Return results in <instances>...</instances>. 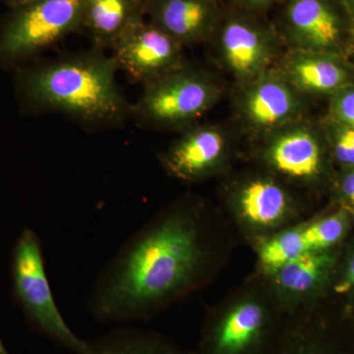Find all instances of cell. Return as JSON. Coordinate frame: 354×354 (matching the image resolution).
I'll use <instances>...</instances> for the list:
<instances>
[{
  "mask_svg": "<svg viewBox=\"0 0 354 354\" xmlns=\"http://www.w3.org/2000/svg\"><path fill=\"white\" fill-rule=\"evenodd\" d=\"M201 209L183 200L137 230L95 279L86 307L102 324L148 320L199 283L206 267Z\"/></svg>",
  "mask_w": 354,
  "mask_h": 354,
  "instance_id": "obj_1",
  "label": "cell"
},
{
  "mask_svg": "<svg viewBox=\"0 0 354 354\" xmlns=\"http://www.w3.org/2000/svg\"><path fill=\"white\" fill-rule=\"evenodd\" d=\"M118 71L113 57L93 46L16 70V97L26 113L64 114L88 129L121 127L132 104L118 87Z\"/></svg>",
  "mask_w": 354,
  "mask_h": 354,
  "instance_id": "obj_2",
  "label": "cell"
},
{
  "mask_svg": "<svg viewBox=\"0 0 354 354\" xmlns=\"http://www.w3.org/2000/svg\"><path fill=\"white\" fill-rule=\"evenodd\" d=\"M84 0H32L0 19V70L15 72L83 29Z\"/></svg>",
  "mask_w": 354,
  "mask_h": 354,
  "instance_id": "obj_3",
  "label": "cell"
},
{
  "mask_svg": "<svg viewBox=\"0 0 354 354\" xmlns=\"http://www.w3.org/2000/svg\"><path fill=\"white\" fill-rule=\"evenodd\" d=\"M221 95L220 84L211 74L183 64L143 86L131 118L141 127L183 131L196 124Z\"/></svg>",
  "mask_w": 354,
  "mask_h": 354,
  "instance_id": "obj_4",
  "label": "cell"
},
{
  "mask_svg": "<svg viewBox=\"0 0 354 354\" xmlns=\"http://www.w3.org/2000/svg\"><path fill=\"white\" fill-rule=\"evenodd\" d=\"M13 292L26 318L39 333L73 354H92L91 342L71 330L58 309L46 276L41 239L24 228L12 254Z\"/></svg>",
  "mask_w": 354,
  "mask_h": 354,
  "instance_id": "obj_5",
  "label": "cell"
},
{
  "mask_svg": "<svg viewBox=\"0 0 354 354\" xmlns=\"http://www.w3.org/2000/svg\"><path fill=\"white\" fill-rule=\"evenodd\" d=\"M281 335L262 304L241 301L209 321L192 354H276Z\"/></svg>",
  "mask_w": 354,
  "mask_h": 354,
  "instance_id": "obj_6",
  "label": "cell"
},
{
  "mask_svg": "<svg viewBox=\"0 0 354 354\" xmlns=\"http://www.w3.org/2000/svg\"><path fill=\"white\" fill-rule=\"evenodd\" d=\"M213 38L223 66L242 85L269 71L279 46L278 34L271 26L237 9L221 16Z\"/></svg>",
  "mask_w": 354,
  "mask_h": 354,
  "instance_id": "obj_7",
  "label": "cell"
},
{
  "mask_svg": "<svg viewBox=\"0 0 354 354\" xmlns=\"http://www.w3.org/2000/svg\"><path fill=\"white\" fill-rule=\"evenodd\" d=\"M281 32L290 50L332 55L348 34V20L335 0H286Z\"/></svg>",
  "mask_w": 354,
  "mask_h": 354,
  "instance_id": "obj_8",
  "label": "cell"
},
{
  "mask_svg": "<svg viewBox=\"0 0 354 354\" xmlns=\"http://www.w3.org/2000/svg\"><path fill=\"white\" fill-rule=\"evenodd\" d=\"M183 46L146 20L128 28L111 51L118 70L145 86L183 64Z\"/></svg>",
  "mask_w": 354,
  "mask_h": 354,
  "instance_id": "obj_9",
  "label": "cell"
},
{
  "mask_svg": "<svg viewBox=\"0 0 354 354\" xmlns=\"http://www.w3.org/2000/svg\"><path fill=\"white\" fill-rule=\"evenodd\" d=\"M239 109L252 131L272 134L298 120L304 111V97L278 71L269 70L243 85Z\"/></svg>",
  "mask_w": 354,
  "mask_h": 354,
  "instance_id": "obj_10",
  "label": "cell"
},
{
  "mask_svg": "<svg viewBox=\"0 0 354 354\" xmlns=\"http://www.w3.org/2000/svg\"><path fill=\"white\" fill-rule=\"evenodd\" d=\"M160 155L167 174L186 183L200 180L216 171L225 160L227 141L225 133L213 125H193Z\"/></svg>",
  "mask_w": 354,
  "mask_h": 354,
  "instance_id": "obj_11",
  "label": "cell"
},
{
  "mask_svg": "<svg viewBox=\"0 0 354 354\" xmlns=\"http://www.w3.org/2000/svg\"><path fill=\"white\" fill-rule=\"evenodd\" d=\"M218 0H148L149 22L177 44L193 46L213 38L221 19Z\"/></svg>",
  "mask_w": 354,
  "mask_h": 354,
  "instance_id": "obj_12",
  "label": "cell"
},
{
  "mask_svg": "<svg viewBox=\"0 0 354 354\" xmlns=\"http://www.w3.org/2000/svg\"><path fill=\"white\" fill-rule=\"evenodd\" d=\"M265 156L277 171L292 178H314L322 169L320 141L299 120L272 133Z\"/></svg>",
  "mask_w": 354,
  "mask_h": 354,
  "instance_id": "obj_13",
  "label": "cell"
},
{
  "mask_svg": "<svg viewBox=\"0 0 354 354\" xmlns=\"http://www.w3.org/2000/svg\"><path fill=\"white\" fill-rule=\"evenodd\" d=\"M277 71L302 94H335L349 85L348 70L326 53L290 50Z\"/></svg>",
  "mask_w": 354,
  "mask_h": 354,
  "instance_id": "obj_14",
  "label": "cell"
},
{
  "mask_svg": "<svg viewBox=\"0 0 354 354\" xmlns=\"http://www.w3.org/2000/svg\"><path fill=\"white\" fill-rule=\"evenodd\" d=\"M148 0H84L83 28L94 48L106 51L128 28L145 20Z\"/></svg>",
  "mask_w": 354,
  "mask_h": 354,
  "instance_id": "obj_15",
  "label": "cell"
},
{
  "mask_svg": "<svg viewBox=\"0 0 354 354\" xmlns=\"http://www.w3.org/2000/svg\"><path fill=\"white\" fill-rule=\"evenodd\" d=\"M236 206L249 223L271 227L288 215L290 198L276 181L256 178L241 186L236 195Z\"/></svg>",
  "mask_w": 354,
  "mask_h": 354,
  "instance_id": "obj_16",
  "label": "cell"
},
{
  "mask_svg": "<svg viewBox=\"0 0 354 354\" xmlns=\"http://www.w3.org/2000/svg\"><path fill=\"white\" fill-rule=\"evenodd\" d=\"M92 354H192L150 330L121 325L91 342Z\"/></svg>",
  "mask_w": 354,
  "mask_h": 354,
  "instance_id": "obj_17",
  "label": "cell"
},
{
  "mask_svg": "<svg viewBox=\"0 0 354 354\" xmlns=\"http://www.w3.org/2000/svg\"><path fill=\"white\" fill-rule=\"evenodd\" d=\"M332 263L325 251H309L274 272L277 283L291 295H304L321 283Z\"/></svg>",
  "mask_w": 354,
  "mask_h": 354,
  "instance_id": "obj_18",
  "label": "cell"
},
{
  "mask_svg": "<svg viewBox=\"0 0 354 354\" xmlns=\"http://www.w3.org/2000/svg\"><path fill=\"white\" fill-rule=\"evenodd\" d=\"M318 328L297 325L281 335L276 354H349Z\"/></svg>",
  "mask_w": 354,
  "mask_h": 354,
  "instance_id": "obj_19",
  "label": "cell"
},
{
  "mask_svg": "<svg viewBox=\"0 0 354 354\" xmlns=\"http://www.w3.org/2000/svg\"><path fill=\"white\" fill-rule=\"evenodd\" d=\"M309 252L302 228L281 232L265 242L259 251L260 263L270 272H278L302 254Z\"/></svg>",
  "mask_w": 354,
  "mask_h": 354,
  "instance_id": "obj_20",
  "label": "cell"
},
{
  "mask_svg": "<svg viewBox=\"0 0 354 354\" xmlns=\"http://www.w3.org/2000/svg\"><path fill=\"white\" fill-rule=\"evenodd\" d=\"M346 230V216L342 213L327 216L309 227L302 228L308 251H325L344 236Z\"/></svg>",
  "mask_w": 354,
  "mask_h": 354,
  "instance_id": "obj_21",
  "label": "cell"
},
{
  "mask_svg": "<svg viewBox=\"0 0 354 354\" xmlns=\"http://www.w3.org/2000/svg\"><path fill=\"white\" fill-rule=\"evenodd\" d=\"M333 146L337 160L346 167H354V128L335 120L332 128Z\"/></svg>",
  "mask_w": 354,
  "mask_h": 354,
  "instance_id": "obj_22",
  "label": "cell"
},
{
  "mask_svg": "<svg viewBox=\"0 0 354 354\" xmlns=\"http://www.w3.org/2000/svg\"><path fill=\"white\" fill-rule=\"evenodd\" d=\"M332 113L334 120L354 128V86L348 85L334 94Z\"/></svg>",
  "mask_w": 354,
  "mask_h": 354,
  "instance_id": "obj_23",
  "label": "cell"
},
{
  "mask_svg": "<svg viewBox=\"0 0 354 354\" xmlns=\"http://www.w3.org/2000/svg\"><path fill=\"white\" fill-rule=\"evenodd\" d=\"M228 1L234 4L237 10L257 14L265 12L279 3H283L286 0H228Z\"/></svg>",
  "mask_w": 354,
  "mask_h": 354,
  "instance_id": "obj_24",
  "label": "cell"
},
{
  "mask_svg": "<svg viewBox=\"0 0 354 354\" xmlns=\"http://www.w3.org/2000/svg\"><path fill=\"white\" fill-rule=\"evenodd\" d=\"M341 192L346 203L354 209V167H349L341 180Z\"/></svg>",
  "mask_w": 354,
  "mask_h": 354,
  "instance_id": "obj_25",
  "label": "cell"
},
{
  "mask_svg": "<svg viewBox=\"0 0 354 354\" xmlns=\"http://www.w3.org/2000/svg\"><path fill=\"white\" fill-rule=\"evenodd\" d=\"M353 290H354V255L349 262L348 271L344 274V278L335 288V290L339 293H346Z\"/></svg>",
  "mask_w": 354,
  "mask_h": 354,
  "instance_id": "obj_26",
  "label": "cell"
},
{
  "mask_svg": "<svg viewBox=\"0 0 354 354\" xmlns=\"http://www.w3.org/2000/svg\"><path fill=\"white\" fill-rule=\"evenodd\" d=\"M342 4H344L349 17L354 20V0H342Z\"/></svg>",
  "mask_w": 354,
  "mask_h": 354,
  "instance_id": "obj_27",
  "label": "cell"
},
{
  "mask_svg": "<svg viewBox=\"0 0 354 354\" xmlns=\"http://www.w3.org/2000/svg\"><path fill=\"white\" fill-rule=\"evenodd\" d=\"M0 1L3 2L8 8H10V7L21 6V4L27 3L32 0H0Z\"/></svg>",
  "mask_w": 354,
  "mask_h": 354,
  "instance_id": "obj_28",
  "label": "cell"
},
{
  "mask_svg": "<svg viewBox=\"0 0 354 354\" xmlns=\"http://www.w3.org/2000/svg\"><path fill=\"white\" fill-rule=\"evenodd\" d=\"M0 354H11L9 353L8 349L4 346L3 342L0 339Z\"/></svg>",
  "mask_w": 354,
  "mask_h": 354,
  "instance_id": "obj_29",
  "label": "cell"
}]
</instances>
